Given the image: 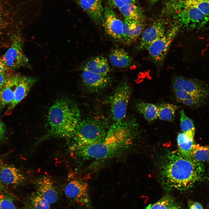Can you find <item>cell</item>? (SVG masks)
Returning a JSON list of instances; mask_svg holds the SVG:
<instances>
[{
    "label": "cell",
    "mask_w": 209,
    "mask_h": 209,
    "mask_svg": "<svg viewBox=\"0 0 209 209\" xmlns=\"http://www.w3.org/2000/svg\"><path fill=\"white\" fill-rule=\"evenodd\" d=\"M137 111L142 114L149 122L155 120L158 118V107L155 104L144 102H137L136 105Z\"/></svg>",
    "instance_id": "603a6c76"
},
{
    "label": "cell",
    "mask_w": 209,
    "mask_h": 209,
    "mask_svg": "<svg viewBox=\"0 0 209 209\" xmlns=\"http://www.w3.org/2000/svg\"><path fill=\"white\" fill-rule=\"evenodd\" d=\"M109 57L111 64L116 67H127L132 63V59L128 53L121 48H116L112 50Z\"/></svg>",
    "instance_id": "7402d4cb"
},
{
    "label": "cell",
    "mask_w": 209,
    "mask_h": 209,
    "mask_svg": "<svg viewBox=\"0 0 209 209\" xmlns=\"http://www.w3.org/2000/svg\"><path fill=\"white\" fill-rule=\"evenodd\" d=\"M80 6L92 21L98 25L102 21L104 9L102 0H77Z\"/></svg>",
    "instance_id": "2e32d148"
},
{
    "label": "cell",
    "mask_w": 209,
    "mask_h": 209,
    "mask_svg": "<svg viewBox=\"0 0 209 209\" xmlns=\"http://www.w3.org/2000/svg\"><path fill=\"white\" fill-rule=\"evenodd\" d=\"M102 23L107 34L116 41H123V22L117 17L110 7H105Z\"/></svg>",
    "instance_id": "30bf717a"
},
{
    "label": "cell",
    "mask_w": 209,
    "mask_h": 209,
    "mask_svg": "<svg viewBox=\"0 0 209 209\" xmlns=\"http://www.w3.org/2000/svg\"><path fill=\"white\" fill-rule=\"evenodd\" d=\"M178 0V1H180V0Z\"/></svg>",
    "instance_id": "7bdbcfd3"
},
{
    "label": "cell",
    "mask_w": 209,
    "mask_h": 209,
    "mask_svg": "<svg viewBox=\"0 0 209 209\" xmlns=\"http://www.w3.org/2000/svg\"><path fill=\"white\" fill-rule=\"evenodd\" d=\"M180 102L189 106L198 105L200 104V103L198 102L191 99H184L181 101Z\"/></svg>",
    "instance_id": "8d00e7d4"
},
{
    "label": "cell",
    "mask_w": 209,
    "mask_h": 209,
    "mask_svg": "<svg viewBox=\"0 0 209 209\" xmlns=\"http://www.w3.org/2000/svg\"><path fill=\"white\" fill-rule=\"evenodd\" d=\"M24 43L21 32L15 33L11 39L9 48L2 57L11 71L22 67H30L28 60L24 52Z\"/></svg>",
    "instance_id": "8992f818"
},
{
    "label": "cell",
    "mask_w": 209,
    "mask_h": 209,
    "mask_svg": "<svg viewBox=\"0 0 209 209\" xmlns=\"http://www.w3.org/2000/svg\"><path fill=\"white\" fill-rule=\"evenodd\" d=\"M13 74L12 72L0 73V90Z\"/></svg>",
    "instance_id": "e575fe53"
},
{
    "label": "cell",
    "mask_w": 209,
    "mask_h": 209,
    "mask_svg": "<svg viewBox=\"0 0 209 209\" xmlns=\"http://www.w3.org/2000/svg\"><path fill=\"white\" fill-rule=\"evenodd\" d=\"M177 209V208L176 207V208L175 209Z\"/></svg>",
    "instance_id": "b9f144b4"
},
{
    "label": "cell",
    "mask_w": 209,
    "mask_h": 209,
    "mask_svg": "<svg viewBox=\"0 0 209 209\" xmlns=\"http://www.w3.org/2000/svg\"><path fill=\"white\" fill-rule=\"evenodd\" d=\"M83 84L86 89L91 93H99L108 87L112 82L111 78L83 70L81 74Z\"/></svg>",
    "instance_id": "8fae6325"
},
{
    "label": "cell",
    "mask_w": 209,
    "mask_h": 209,
    "mask_svg": "<svg viewBox=\"0 0 209 209\" xmlns=\"http://www.w3.org/2000/svg\"><path fill=\"white\" fill-rule=\"evenodd\" d=\"M166 31L163 22H155L142 32L137 49L139 51L146 49L150 45L163 36Z\"/></svg>",
    "instance_id": "5bb4252c"
},
{
    "label": "cell",
    "mask_w": 209,
    "mask_h": 209,
    "mask_svg": "<svg viewBox=\"0 0 209 209\" xmlns=\"http://www.w3.org/2000/svg\"><path fill=\"white\" fill-rule=\"evenodd\" d=\"M191 158L202 163L209 162V145L194 144L191 154Z\"/></svg>",
    "instance_id": "4316f807"
},
{
    "label": "cell",
    "mask_w": 209,
    "mask_h": 209,
    "mask_svg": "<svg viewBox=\"0 0 209 209\" xmlns=\"http://www.w3.org/2000/svg\"><path fill=\"white\" fill-rule=\"evenodd\" d=\"M110 6L118 9L130 3H135V0H108Z\"/></svg>",
    "instance_id": "836d02e7"
},
{
    "label": "cell",
    "mask_w": 209,
    "mask_h": 209,
    "mask_svg": "<svg viewBox=\"0 0 209 209\" xmlns=\"http://www.w3.org/2000/svg\"><path fill=\"white\" fill-rule=\"evenodd\" d=\"M5 133L4 125L0 118V139H2L4 137Z\"/></svg>",
    "instance_id": "f35d334b"
},
{
    "label": "cell",
    "mask_w": 209,
    "mask_h": 209,
    "mask_svg": "<svg viewBox=\"0 0 209 209\" xmlns=\"http://www.w3.org/2000/svg\"><path fill=\"white\" fill-rule=\"evenodd\" d=\"M204 173L202 163L185 157L178 151L168 154L160 167L164 185L180 190L191 187L202 178Z\"/></svg>",
    "instance_id": "7a4b0ae2"
},
{
    "label": "cell",
    "mask_w": 209,
    "mask_h": 209,
    "mask_svg": "<svg viewBox=\"0 0 209 209\" xmlns=\"http://www.w3.org/2000/svg\"><path fill=\"white\" fill-rule=\"evenodd\" d=\"M118 9L125 19L142 21V15L139 8L135 3H129Z\"/></svg>",
    "instance_id": "484cf974"
},
{
    "label": "cell",
    "mask_w": 209,
    "mask_h": 209,
    "mask_svg": "<svg viewBox=\"0 0 209 209\" xmlns=\"http://www.w3.org/2000/svg\"><path fill=\"white\" fill-rule=\"evenodd\" d=\"M0 176L1 181L8 185L18 184L24 179V176L21 171L12 166L3 167L1 170Z\"/></svg>",
    "instance_id": "ffe728a7"
},
{
    "label": "cell",
    "mask_w": 209,
    "mask_h": 209,
    "mask_svg": "<svg viewBox=\"0 0 209 209\" xmlns=\"http://www.w3.org/2000/svg\"><path fill=\"white\" fill-rule=\"evenodd\" d=\"M37 191L50 204L55 203L57 200V191L52 181L48 176H44L39 180Z\"/></svg>",
    "instance_id": "ac0fdd59"
},
{
    "label": "cell",
    "mask_w": 209,
    "mask_h": 209,
    "mask_svg": "<svg viewBox=\"0 0 209 209\" xmlns=\"http://www.w3.org/2000/svg\"><path fill=\"white\" fill-rule=\"evenodd\" d=\"M181 27L180 24L172 25L166 30L163 36L152 43L146 49L150 58L156 65L161 66L163 65L171 43Z\"/></svg>",
    "instance_id": "52a82bcc"
},
{
    "label": "cell",
    "mask_w": 209,
    "mask_h": 209,
    "mask_svg": "<svg viewBox=\"0 0 209 209\" xmlns=\"http://www.w3.org/2000/svg\"><path fill=\"white\" fill-rule=\"evenodd\" d=\"M83 70L104 75H108L110 71L107 60L102 56L91 59L85 64Z\"/></svg>",
    "instance_id": "44dd1931"
},
{
    "label": "cell",
    "mask_w": 209,
    "mask_h": 209,
    "mask_svg": "<svg viewBox=\"0 0 209 209\" xmlns=\"http://www.w3.org/2000/svg\"><path fill=\"white\" fill-rule=\"evenodd\" d=\"M174 92L177 100L179 102L184 99H191L196 101L200 103L202 102L199 99L183 89L179 90Z\"/></svg>",
    "instance_id": "4dcf8cb0"
},
{
    "label": "cell",
    "mask_w": 209,
    "mask_h": 209,
    "mask_svg": "<svg viewBox=\"0 0 209 209\" xmlns=\"http://www.w3.org/2000/svg\"><path fill=\"white\" fill-rule=\"evenodd\" d=\"M177 18L180 24L188 29H200L209 23V18L198 8L195 0H181Z\"/></svg>",
    "instance_id": "5b68a950"
},
{
    "label": "cell",
    "mask_w": 209,
    "mask_h": 209,
    "mask_svg": "<svg viewBox=\"0 0 209 209\" xmlns=\"http://www.w3.org/2000/svg\"><path fill=\"white\" fill-rule=\"evenodd\" d=\"M36 81V79L34 77L20 74L15 90L14 98L9 105L6 112L7 114L11 111L26 97Z\"/></svg>",
    "instance_id": "9a60e30c"
},
{
    "label": "cell",
    "mask_w": 209,
    "mask_h": 209,
    "mask_svg": "<svg viewBox=\"0 0 209 209\" xmlns=\"http://www.w3.org/2000/svg\"><path fill=\"white\" fill-rule=\"evenodd\" d=\"M3 9L0 4V46L6 42L10 43L12 36L21 31L22 26L21 20L11 18Z\"/></svg>",
    "instance_id": "9c48e42d"
},
{
    "label": "cell",
    "mask_w": 209,
    "mask_h": 209,
    "mask_svg": "<svg viewBox=\"0 0 209 209\" xmlns=\"http://www.w3.org/2000/svg\"><path fill=\"white\" fill-rule=\"evenodd\" d=\"M157 106L159 119L169 122L174 121L175 113L178 106L168 103H162Z\"/></svg>",
    "instance_id": "d4e9b609"
},
{
    "label": "cell",
    "mask_w": 209,
    "mask_h": 209,
    "mask_svg": "<svg viewBox=\"0 0 209 209\" xmlns=\"http://www.w3.org/2000/svg\"><path fill=\"white\" fill-rule=\"evenodd\" d=\"M123 42L129 44L135 41L143 31L142 21L125 19L123 22Z\"/></svg>",
    "instance_id": "e0dca14e"
},
{
    "label": "cell",
    "mask_w": 209,
    "mask_h": 209,
    "mask_svg": "<svg viewBox=\"0 0 209 209\" xmlns=\"http://www.w3.org/2000/svg\"><path fill=\"white\" fill-rule=\"evenodd\" d=\"M189 207V209H203L201 205L198 202H190Z\"/></svg>",
    "instance_id": "74e56055"
},
{
    "label": "cell",
    "mask_w": 209,
    "mask_h": 209,
    "mask_svg": "<svg viewBox=\"0 0 209 209\" xmlns=\"http://www.w3.org/2000/svg\"><path fill=\"white\" fill-rule=\"evenodd\" d=\"M177 142L179 151L180 154L185 157L191 158L193 147L195 144L194 140L182 132L179 133L178 135Z\"/></svg>",
    "instance_id": "cb8c5ba5"
},
{
    "label": "cell",
    "mask_w": 209,
    "mask_h": 209,
    "mask_svg": "<svg viewBox=\"0 0 209 209\" xmlns=\"http://www.w3.org/2000/svg\"><path fill=\"white\" fill-rule=\"evenodd\" d=\"M183 89L202 102L209 96V89L207 84L199 80L181 76L179 90Z\"/></svg>",
    "instance_id": "7c38bea8"
},
{
    "label": "cell",
    "mask_w": 209,
    "mask_h": 209,
    "mask_svg": "<svg viewBox=\"0 0 209 209\" xmlns=\"http://www.w3.org/2000/svg\"><path fill=\"white\" fill-rule=\"evenodd\" d=\"M88 185L87 183L78 180H74L68 183L64 189L66 197L87 206L89 203Z\"/></svg>",
    "instance_id": "4fadbf2b"
},
{
    "label": "cell",
    "mask_w": 209,
    "mask_h": 209,
    "mask_svg": "<svg viewBox=\"0 0 209 209\" xmlns=\"http://www.w3.org/2000/svg\"><path fill=\"white\" fill-rule=\"evenodd\" d=\"M131 93V87L126 80L120 82L116 88L111 101L114 122L121 121L126 117L127 107Z\"/></svg>",
    "instance_id": "ba28073f"
},
{
    "label": "cell",
    "mask_w": 209,
    "mask_h": 209,
    "mask_svg": "<svg viewBox=\"0 0 209 209\" xmlns=\"http://www.w3.org/2000/svg\"><path fill=\"white\" fill-rule=\"evenodd\" d=\"M105 121L100 117L90 116L81 120L71 137L72 151L84 146L100 143L108 129Z\"/></svg>",
    "instance_id": "277c9868"
},
{
    "label": "cell",
    "mask_w": 209,
    "mask_h": 209,
    "mask_svg": "<svg viewBox=\"0 0 209 209\" xmlns=\"http://www.w3.org/2000/svg\"><path fill=\"white\" fill-rule=\"evenodd\" d=\"M138 128V124L134 119L126 117L121 121L114 122L101 143L84 146L73 151L77 155L86 159L108 158L130 144L136 136Z\"/></svg>",
    "instance_id": "6da1fadb"
},
{
    "label": "cell",
    "mask_w": 209,
    "mask_h": 209,
    "mask_svg": "<svg viewBox=\"0 0 209 209\" xmlns=\"http://www.w3.org/2000/svg\"><path fill=\"white\" fill-rule=\"evenodd\" d=\"M12 72L7 68L2 57L0 56V73Z\"/></svg>",
    "instance_id": "d590c367"
},
{
    "label": "cell",
    "mask_w": 209,
    "mask_h": 209,
    "mask_svg": "<svg viewBox=\"0 0 209 209\" xmlns=\"http://www.w3.org/2000/svg\"><path fill=\"white\" fill-rule=\"evenodd\" d=\"M1 177H0V185H1Z\"/></svg>",
    "instance_id": "60d3db41"
},
{
    "label": "cell",
    "mask_w": 209,
    "mask_h": 209,
    "mask_svg": "<svg viewBox=\"0 0 209 209\" xmlns=\"http://www.w3.org/2000/svg\"><path fill=\"white\" fill-rule=\"evenodd\" d=\"M47 120L48 128L43 138H71L81 120L80 112L73 102L60 99L50 108Z\"/></svg>",
    "instance_id": "3957f363"
},
{
    "label": "cell",
    "mask_w": 209,
    "mask_h": 209,
    "mask_svg": "<svg viewBox=\"0 0 209 209\" xmlns=\"http://www.w3.org/2000/svg\"><path fill=\"white\" fill-rule=\"evenodd\" d=\"M198 8L209 18V0H195Z\"/></svg>",
    "instance_id": "1f68e13d"
},
{
    "label": "cell",
    "mask_w": 209,
    "mask_h": 209,
    "mask_svg": "<svg viewBox=\"0 0 209 209\" xmlns=\"http://www.w3.org/2000/svg\"><path fill=\"white\" fill-rule=\"evenodd\" d=\"M180 126L183 132L192 140L195 134V129L192 120L185 114L184 110L180 111Z\"/></svg>",
    "instance_id": "83f0119b"
},
{
    "label": "cell",
    "mask_w": 209,
    "mask_h": 209,
    "mask_svg": "<svg viewBox=\"0 0 209 209\" xmlns=\"http://www.w3.org/2000/svg\"><path fill=\"white\" fill-rule=\"evenodd\" d=\"M30 205L31 209H50V203L37 191L30 197Z\"/></svg>",
    "instance_id": "f1b7e54d"
},
{
    "label": "cell",
    "mask_w": 209,
    "mask_h": 209,
    "mask_svg": "<svg viewBox=\"0 0 209 209\" xmlns=\"http://www.w3.org/2000/svg\"><path fill=\"white\" fill-rule=\"evenodd\" d=\"M19 74H13L0 90V109L12 101L18 83Z\"/></svg>",
    "instance_id": "d6986e66"
},
{
    "label": "cell",
    "mask_w": 209,
    "mask_h": 209,
    "mask_svg": "<svg viewBox=\"0 0 209 209\" xmlns=\"http://www.w3.org/2000/svg\"><path fill=\"white\" fill-rule=\"evenodd\" d=\"M0 209H16L12 199L8 197H0Z\"/></svg>",
    "instance_id": "d6a6232c"
},
{
    "label": "cell",
    "mask_w": 209,
    "mask_h": 209,
    "mask_svg": "<svg viewBox=\"0 0 209 209\" xmlns=\"http://www.w3.org/2000/svg\"><path fill=\"white\" fill-rule=\"evenodd\" d=\"M176 207L174 206H171L166 209H175Z\"/></svg>",
    "instance_id": "ab89813d"
},
{
    "label": "cell",
    "mask_w": 209,
    "mask_h": 209,
    "mask_svg": "<svg viewBox=\"0 0 209 209\" xmlns=\"http://www.w3.org/2000/svg\"><path fill=\"white\" fill-rule=\"evenodd\" d=\"M174 201L172 197L165 196L154 204H149L146 209H166L174 206Z\"/></svg>",
    "instance_id": "f546056e"
}]
</instances>
